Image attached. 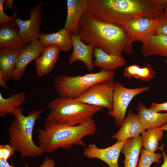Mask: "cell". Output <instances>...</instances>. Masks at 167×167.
Returning a JSON list of instances; mask_svg holds the SVG:
<instances>
[{
  "label": "cell",
  "mask_w": 167,
  "mask_h": 167,
  "mask_svg": "<svg viewBox=\"0 0 167 167\" xmlns=\"http://www.w3.org/2000/svg\"><path fill=\"white\" fill-rule=\"evenodd\" d=\"M127 141H117L113 145L104 148H98L94 144H91L84 148L83 154L88 158L100 160L109 167H120L118 165L120 153Z\"/></svg>",
  "instance_id": "30bf717a"
},
{
  "label": "cell",
  "mask_w": 167,
  "mask_h": 167,
  "mask_svg": "<svg viewBox=\"0 0 167 167\" xmlns=\"http://www.w3.org/2000/svg\"><path fill=\"white\" fill-rule=\"evenodd\" d=\"M164 61L167 66V59H165L164 60Z\"/></svg>",
  "instance_id": "f35d334b"
},
{
  "label": "cell",
  "mask_w": 167,
  "mask_h": 167,
  "mask_svg": "<svg viewBox=\"0 0 167 167\" xmlns=\"http://www.w3.org/2000/svg\"><path fill=\"white\" fill-rule=\"evenodd\" d=\"M147 86L134 88L125 87L122 83L115 82L113 97V109L109 114L114 119L117 125L121 126L125 118L128 107L133 99L136 96L148 91Z\"/></svg>",
  "instance_id": "52a82bcc"
},
{
  "label": "cell",
  "mask_w": 167,
  "mask_h": 167,
  "mask_svg": "<svg viewBox=\"0 0 167 167\" xmlns=\"http://www.w3.org/2000/svg\"><path fill=\"white\" fill-rule=\"evenodd\" d=\"M23 110L19 107L12 113L15 119L8 128L10 145L23 157L41 156L45 152L34 142L32 134L35 124L43 110H33L27 116L23 114Z\"/></svg>",
  "instance_id": "277c9868"
},
{
  "label": "cell",
  "mask_w": 167,
  "mask_h": 167,
  "mask_svg": "<svg viewBox=\"0 0 167 167\" xmlns=\"http://www.w3.org/2000/svg\"><path fill=\"white\" fill-rule=\"evenodd\" d=\"M162 157L161 153L152 152L143 148L141 151L137 167H150L154 162L159 164Z\"/></svg>",
  "instance_id": "4316f807"
},
{
  "label": "cell",
  "mask_w": 167,
  "mask_h": 167,
  "mask_svg": "<svg viewBox=\"0 0 167 167\" xmlns=\"http://www.w3.org/2000/svg\"><path fill=\"white\" fill-rule=\"evenodd\" d=\"M19 27L15 22L0 25V48H24L26 45L21 38Z\"/></svg>",
  "instance_id": "44dd1931"
},
{
  "label": "cell",
  "mask_w": 167,
  "mask_h": 167,
  "mask_svg": "<svg viewBox=\"0 0 167 167\" xmlns=\"http://www.w3.org/2000/svg\"><path fill=\"white\" fill-rule=\"evenodd\" d=\"M93 56L94 66L99 68L101 71H114L124 66L126 60L123 57L108 54L102 49L95 47Z\"/></svg>",
  "instance_id": "ffe728a7"
},
{
  "label": "cell",
  "mask_w": 167,
  "mask_h": 167,
  "mask_svg": "<svg viewBox=\"0 0 167 167\" xmlns=\"http://www.w3.org/2000/svg\"><path fill=\"white\" fill-rule=\"evenodd\" d=\"M141 52L145 58L155 55L167 57V36H149L142 42Z\"/></svg>",
  "instance_id": "e0dca14e"
},
{
  "label": "cell",
  "mask_w": 167,
  "mask_h": 167,
  "mask_svg": "<svg viewBox=\"0 0 167 167\" xmlns=\"http://www.w3.org/2000/svg\"><path fill=\"white\" fill-rule=\"evenodd\" d=\"M156 73L150 64L143 67L137 65H131L125 67L123 72L124 76L129 79L134 78L145 82L152 79Z\"/></svg>",
  "instance_id": "d4e9b609"
},
{
  "label": "cell",
  "mask_w": 167,
  "mask_h": 167,
  "mask_svg": "<svg viewBox=\"0 0 167 167\" xmlns=\"http://www.w3.org/2000/svg\"><path fill=\"white\" fill-rule=\"evenodd\" d=\"M12 147L9 144L0 145V159L7 161L15 152Z\"/></svg>",
  "instance_id": "f546056e"
},
{
  "label": "cell",
  "mask_w": 167,
  "mask_h": 167,
  "mask_svg": "<svg viewBox=\"0 0 167 167\" xmlns=\"http://www.w3.org/2000/svg\"><path fill=\"white\" fill-rule=\"evenodd\" d=\"M44 47L39 40H37L23 48L12 75L14 80L18 81L22 78L28 64L40 55Z\"/></svg>",
  "instance_id": "7c38bea8"
},
{
  "label": "cell",
  "mask_w": 167,
  "mask_h": 167,
  "mask_svg": "<svg viewBox=\"0 0 167 167\" xmlns=\"http://www.w3.org/2000/svg\"><path fill=\"white\" fill-rule=\"evenodd\" d=\"M55 165V162L53 159L45 157L44 161L39 167H54Z\"/></svg>",
  "instance_id": "1f68e13d"
},
{
  "label": "cell",
  "mask_w": 167,
  "mask_h": 167,
  "mask_svg": "<svg viewBox=\"0 0 167 167\" xmlns=\"http://www.w3.org/2000/svg\"><path fill=\"white\" fill-rule=\"evenodd\" d=\"M13 0H4V4L9 8L13 10L12 4Z\"/></svg>",
  "instance_id": "d590c367"
},
{
  "label": "cell",
  "mask_w": 167,
  "mask_h": 167,
  "mask_svg": "<svg viewBox=\"0 0 167 167\" xmlns=\"http://www.w3.org/2000/svg\"><path fill=\"white\" fill-rule=\"evenodd\" d=\"M162 155L164 158V162L160 167H167V155L165 151H163Z\"/></svg>",
  "instance_id": "8d00e7d4"
},
{
  "label": "cell",
  "mask_w": 167,
  "mask_h": 167,
  "mask_svg": "<svg viewBox=\"0 0 167 167\" xmlns=\"http://www.w3.org/2000/svg\"><path fill=\"white\" fill-rule=\"evenodd\" d=\"M85 12L101 21L124 26L132 19L159 17L164 10L157 0H84Z\"/></svg>",
  "instance_id": "6da1fadb"
},
{
  "label": "cell",
  "mask_w": 167,
  "mask_h": 167,
  "mask_svg": "<svg viewBox=\"0 0 167 167\" xmlns=\"http://www.w3.org/2000/svg\"><path fill=\"white\" fill-rule=\"evenodd\" d=\"M163 131L161 127L147 130L142 134V146L146 150L154 152L158 148L159 142L162 138Z\"/></svg>",
  "instance_id": "484cf974"
},
{
  "label": "cell",
  "mask_w": 167,
  "mask_h": 167,
  "mask_svg": "<svg viewBox=\"0 0 167 167\" xmlns=\"http://www.w3.org/2000/svg\"><path fill=\"white\" fill-rule=\"evenodd\" d=\"M136 109L140 122L145 130L161 127L167 123V112L161 113L148 109L142 102L138 104Z\"/></svg>",
  "instance_id": "d6986e66"
},
{
  "label": "cell",
  "mask_w": 167,
  "mask_h": 167,
  "mask_svg": "<svg viewBox=\"0 0 167 167\" xmlns=\"http://www.w3.org/2000/svg\"><path fill=\"white\" fill-rule=\"evenodd\" d=\"M115 82L114 78L92 85L75 99L89 105L101 107L111 111Z\"/></svg>",
  "instance_id": "ba28073f"
},
{
  "label": "cell",
  "mask_w": 167,
  "mask_h": 167,
  "mask_svg": "<svg viewBox=\"0 0 167 167\" xmlns=\"http://www.w3.org/2000/svg\"><path fill=\"white\" fill-rule=\"evenodd\" d=\"M114 71L105 70L83 75H60L54 78L53 85L59 97L75 99L79 97L92 85L114 78Z\"/></svg>",
  "instance_id": "8992f818"
},
{
  "label": "cell",
  "mask_w": 167,
  "mask_h": 167,
  "mask_svg": "<svg viewBox=\"0 0 167 167\" xmlns=\"http://www.w3.org/2000/svg\"><path fill=\"white\" fill-rule=\"evenodd\" d=\"M161 127L164 131H167V123L164 124Z\"/></svg>",
  "instance_id": "74e56055"
},
{
  "label": "cell",
  "mask_w": 167,
  "mask_h": 167,
  "mask_svg": "<svg viewBox=\"0 0 167 167\" xmlns=\"http://www.w3.org/2000/svg\"><path fill=\"white\" fill-rule=\"evenodd\" d=\"M4 0H0V24H3L15 22L18 11H16L11 16H8L3 10Z\"/></svg>",
  "instance_id": "f1b7e54d"
},
{
  "label": "cell",
  "mask_w": 167,
  "mask_h": 167,
  "mask_svg": "<svg viewBox=\"0 0 167 167\" xmlns=\"http://www.w3.org/2000/svg\"><path fill=\"white\" fill-rule=\"evenodd\" d=\"M41 5V2H39L33 6L30 11L28 19L23 20L17 18L15 20L19 28V35L26 45L39 40L42 33L40 29L42 22Z\"/></svg>",
  "instance_id": "9c48e42d"
},
{
  "label": "cell",
  "mask_w": 167,
  "mask_h": 167,
  "mask_svg": "<svg viewBox=\"0 0 167 167\" xmlns=\"http://www.w3.org/2000/svg\"><path fill=\"white\" fill-rule=\"evenodd\" d=\"M48 106L49 112L46 121L69 126L85 123L104 108L81 102L74 99L59 96L52 100Z\"/></svg>",
  "instance_id": "5b68a950"
},
{
  "label": "cell",
  "mask_w": 167,
  "mask_h": 167,
  "mask_svg": "<svg viewBox=\"0 0 167 167\" xmlns=\"http://www.w3.org/2000/svg\"><path fill=\"white\" fill-rule=\"evenodd\" d=\"M158 17H138L132 19L124 26L131 36L133 42H142L152 34L156 25Z\"/></svg>",
  "instance_id": "8fae6325"
},
{
  "label": "cell",
  "mask_w": 167,
  "mask_h": 167,
  "mask_svg": "<svg viewBox=\"0 0 167 167\" xmlns=\"http://www.w3.org/2000/svg\"><path fill=\"white\" fill-rule=\"evenodd\" d=\"M6 80L4 78L2 72L0 71V85L3 88L8 89L6 84Z\"/></svg>",
  "instance_id": "e575fe53"
},
{
  "label": "cell",
  "mask_w": 167,
  "mask_h": 167,
  "mask_svg": "<svg viewBox=\"0 0 167 167\" xmlns=\"http://www.w3.org/2000/svg\"><path fill=\"white\" fill-rule=\"evenodd\" d=\"M60 51L56 45L45 46L40 55L35 60L36 71L38 77L47 75L51 72L59 59Z\"/></svg>",
  "instance_id": "5bb4252c"
},
{
  "label": "cell",
  "mask_w": 167,
  "mask_h": 167,
  "mask_svg": "<svg viewBox=\"0 0 167 167\" xmlns=\"http://www.w3.org/2000/svg\"><path fill=\"white\" fill-rule=\"evenodd\" d=\"M96 130L94 120L92 118L85 123L75 126L46 121L44 128L39 129L38 145L44 152L50 153L59 148L68 149L73 145L85 146L83 138L93 135Z\"/></svg>",
  "instance_id": "3957f363"
},
{
  "label": "cell",
  "mask_w": 167,
  "mask_h": 167,
  "mask_svg": "<svg viewBox=\"0 0 167 167\" xmlns=\"http://www.w3.org/2000/svg\"><path fill=\"white\" fill-rule=\"evenodd\" d=\"M153 34L167 36V13L163 12L158 17Z\"/></svg>",
  "instance_id": "83f0119b"
},
{
  "label": "cell",
  "mask_w": 167,
  "mask_h": 167,
  "mask_svg": "<svg viewBox=\"0 0 167 167\" xmlns=\"http://www.w3.org/2000/svg\"><path fill=\"white\" fill-rule=\"evenodd\" d=\"M104 167H105V166H104Z\"/></svg>",
  "instance_id": "ab89813d"
},
{
  "label": "cell",
  "mask_w": 167,
  "mask_h": 167,
  "mask_svg": "<svg viewBox=\"0 0 167 167\" xmlns=\"http://www.w3.org/2000/svg\"><path fill=\"white\" fill-rule=\"evenodd\" d=\"M24 48H0V71L6 82L12 79L19 57Z\"/></svg>",
  "instance_id": "2e32d148"
},
{
  "label": "cell",
  "mask_w": 167,
  "mask_h": 167,
  "mask_svg": "<svg viewBox=\"0 0 167 167\" xmlns=\"http://www.w3.org/2000/svg\"><path fill=\"white\" fill-rule=\"evenodd\" d=\"M67 15L64 28L71 34L78 35L80 19L85 11L84 0H67Z\"/></svg>",
  "instance_id": "ac0fdd59"
},
{
  "label": "cell",
  "mask_w": 167,
  "mask_h": 167,
  "mask_svg": "<svg viewBox=\"0 0 167 167\" xmlns=\"http://www.w3.org/2000/svg\"><path fill=\"white\" fill-rule=\"evenodd\" d=\"M149 109L156 112L163 111H167V101L162 103H152Z\"/></svg>",
  "instance_id": "4dcf8cb0"
},
{
  "label": "cell",
  "mask_w": 167,
  "mask_h": 167,
  "mask_svg": "<svg viewBox=\"0 0 167 167\" xmlns=\"http://www.w3.org/2000/svg\"><path fill=\"white\" fill-rule=\"evenodd\" d=\"M25 167H29L27 163H24ZM0 167H14L13 165H10L7 161L4 159H0Z\"/></svg>",
  "instance_id": "d6a6232c"
},
{
  "label": "cell",
  "mask_w": 167,
  "mask_h": 167,
  "mask_svg": "<svg viewBox=\"0 0 167 167\" xmlns=\"http://www.w3.org/2000/svg\"><path fill=\"white\" fill-rule=\"evenodd\" d=\"M142 147L140 135L127 140L121 151L124 156V167H136Z\"/></svg>",
  "instance_id": "603a6c76"
},
{
  "label": "cell",
  "mask_w": 167,
  "mask_h": 167,
  "mask_svg": "<svg viewBox=\"0 0 167 167\" xmlns=\"http://www.w3.org/2000/svg\"><path fill=\"white\" fill-rule=\"evenodd\" d=\"M39 40L44 46L56 45L59 48L60 51H69L73 47L71 35L64 28L55 33H41Z\"/></svg>",
  "instance_id": "7402d4cb"
},
{
  "label": "cell",
  "mask_w": 167,
  "mask_h": 167,
  "mask_svg": "<svg viewBox=\"0 0 167 167\" xmlns=\"http://www.w3.org/2000/svg\"><path fill=\"white\" fill-rule=\"evenodd\" d=\"M119 130L112 135L117 141H126L132 138L139 136L145 131L137 114L129 110Z\"/></svg>",
  "instance_id": "9a60e30c"
},
{
  "label": "cell",
  "mask_w": 167,
  "mask_h": 167,
  "mask_svg": "<svg viewBox=\"0 0 167 167\" xmlns=\"http://www.w3.org/2000/svg\"><path fill=\"white\" fill-rule=\"evenodd\" d=\"M71 35L73 50L70 56L68 64L72 65L75 62L80 61L84 64L88 71H92L94 68L92 57L95 47L84 43L79 35Z\"/></svg>",
  "instance_id": "4fadbf2b"
},
{
  "label": "cell",
  "mask_w": 167,
  "mask_h": 167,
  "mask_svg": "<svg viewBox=\"0 0 167 167\" xmlns=\"http://www.w3.org/2000/svg\"><path fill=\"white\" fill-rule=\"evenodd\" d=\"M26 95L23 92L11 95L7 98L4 97L0 93V116L2 118L12 114L14 111L19 108L25 101Z\"/></svg>",
  "instance_id": "cb8c5ba5"
},
{
  "label": "cell",
  "mask_w": 167,
  "mask_h": 167,
  "mask_svg": "<svg viewBox=\"0 0 167 167\" xmlns=\"http://www.w3.org/2000/svg\"><path fill=\"white\" fill-rule=\"evenodd\" d=\"M79 35L85 44L109 54L122 57L123 52H134V42L124 26L101 21L85 11L79 21Z\"/></svg>",
  "instance_id": "7a4b0ae2"
},
{
  "label": "cell",
  "mask_w": 167,
  "mask_h": 167,
  "mask_svg": "<svg viewBox=\"0 0 167 167\" xmlns=\"http://www.w3.org/2000/svg\"><path fill=\"white\" fill-rule=\"evenodd\" d=\"M157 1L164 10V12L167 13V0H157Z\"/></svg>",
  "instance_id": "836d02e7"
}]
</instances>
